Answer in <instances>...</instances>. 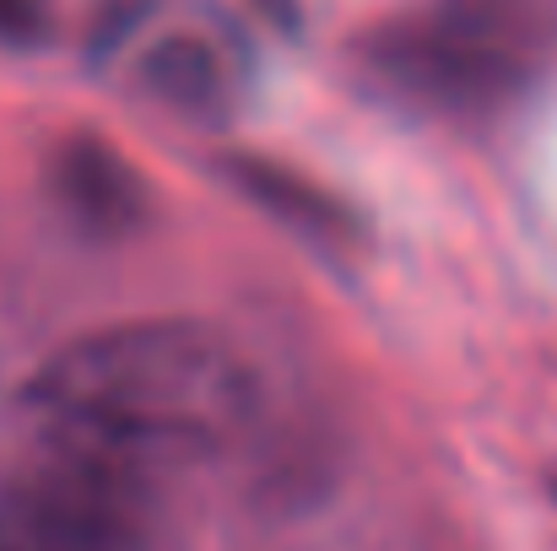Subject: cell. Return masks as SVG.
I'll return each instance as SVG.
<instances>
[{
	"label": "cell",
	"mask_w": 557,
	"mask_h": 551,
	"mask_svg": "<svg viewBox=\"0 0 557 551\" xmlns=\"http://www.w3.org/2000/svg\"><path fill=\"white\" fill-rule=\"evenodd\" d=\"M54 449L147 476L222 449L249 422V367L200 325H120L71 341L33 378Z\"/></svg>",
	"instance_id": "1"
},
{
	"label": "cell",
	"mask_w": 557,
	"mask_h": 551,
	"mask_svg": "<svg viewBox=\"0 0 557 551\" xmlns=\"http://www.w3.org/2000/svg\"><path fill=\"white\" fill-rule=\"evenodd\" d=\"M557 16L547 0H433L369 38V71L438 114H493L547 65Z\"/></svg>",
	"instance_id": "2"
},
{
	"label": "cell",
	"mask_w": 557,
	"mask_h": 551,
	"mask_svg": "<svg viewBox=\"0 0 557 551\" xmlns=\"http://www.w3.org/2000/svg\"><path fill=\"white\" fill-rule=\"evenodd\" d=\"M0 551H152V498L136 471L54 449L0 503Z\"/></svg>",
	"instance_id": "3"
},
{
	"label": "cell",
	"mask_w": 557,
	"mask_h": 551,
	"mask_svg": "<svg viewBox=\"0 0 557 551\" xmlns=\"http://www.w3.org/2000/svg\"><path fill=\"white\" fill-rule=\"evenodd\" d=\"M141 87L185 114H222L238 92V65L206 33H163L141 49Z\"/></svg>",
	"instance_id": "4"
},
{
	"label": "cell",
	"mask_w": 557,
	"mask_h": 551,
	"mask_svg": "<svg viewBox=\"0 0 557 551\" xmlns=\"http://www.w3.org/2000/svg\"><path fill=\"white\" fill-rule=\"evenodd\" d=\"M65 179H71V200L103 222H125L141 195H136V179L120 158H109L103 147H76L71 163H65Z\"/></svg>",
	"instance_id": "5"
}]
</instances>
